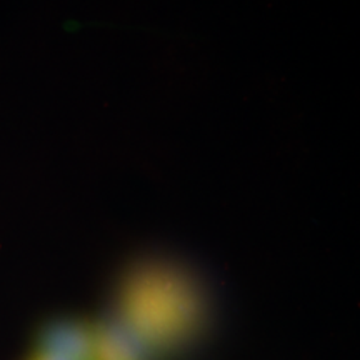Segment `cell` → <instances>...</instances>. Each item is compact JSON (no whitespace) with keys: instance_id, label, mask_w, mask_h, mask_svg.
Instances as JSON below:
<instances>
[{"instance_id":"3","label":"cell","mask_w":360,"mask_h":360,"mask_svg":"<svg viewBox=\"0 0 360 360\" xmlns=\"http://www.w3.org/2000/svg\"><path fill=\"white\" fill-rule=\"evenodd\" d=\"M27 360H70L65 357H60V355H53V354H47V352H39V350H34L30 354V357Z\"/></svg>"},{"instance_id":"1","label":"cell","mask_w":360,"mask_h":360,"mask_svg":"<svg viewBox=\"0 0 360 360\" xmlns=\"http://www.w3.org/2000/svg\"><path fill=\"white\" fill-rule=\"evenodd\" d=\"M204 321L199 290L191 278L165 265L142 267L127 278L115 319L148 359L192 342Z\"/></svg>"},{"instance_id":"2","label":"cell","mask_w":360,"mask_h":360,"mask_svg":"<svg viewBox=\"0 0 360 360\" xmlns=\"http://www.w3.org/2000/svg\"><path fill=\"white\" fill-rule=\"evenodd\" d=\"M34 350L70 360H97L96 323L74 319L47 323L39 334Z\"/></svg>"}]
</instances>
